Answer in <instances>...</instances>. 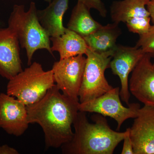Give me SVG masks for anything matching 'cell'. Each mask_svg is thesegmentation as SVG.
Wrapping results in <instances>:
<instances>
[{
	"label": "cell",
	"mask_w": 154,
	"mask_h": 154,
	"mask_svg": "<svg viewBox=\"0 0 154 154\" xmlns=\"http://www.w3.org/2000/svg\"><path fill=\"white\" fill-rule=\"evenodd\" d=\"M79 103L63 95L55 85L38 102L27 106L28 122L41 127L46 148H60L71 140Z\"/></svg>",
	"instance_id": "6da1fadb"
},
{
	"label": "cell",
	"mask_w": 154,
	"mask_h": 154,
	"mask_svg": "<svg viewBox=\"0 0 154 154\" xmlns=\"http://www.w3.org/2000/svg\"><path fill=\"white\" fill-rule=\"evenodd\" d=\"M89 122L86 112L79 111L74 122V135L61 147L64 154H112L127 133L111 129L105 116L98 114Z\"/></svg>",
	"instance_id": "7a4b0ae2"
},
{
	"label": "cell",
	"mask_w": 154,
	"mask_h": 154,
	"mask_svg": "<svg viewBox=\"0 0 154 154\" xmlns=\"http://www.w3.org/2000/svg\"><path fill=\"white\" fill-rule=\"evenodd\" d=\"M36 4L31 2L28 11L24 5H15L8 20V26L17 35L19 44L26 50L28 64L32 63L36 51L46 49L53 54L50 37L39 23Z\"/></svg>",
	"instance_id": "3957f363"
},
{
	"label": "cell",
	"mask_w": 154,
	"mask_h": 154,
	"mask_svg": "<svg viewBox=\"0 0 154 154\" xmlns=\"http://www.w3.org/2000/svg\"><path fill=\"white\" fill-rule=\"evenodd\" d=\"M55 85L52 70L45 71L34 62L9 80L7 94L28 106L38 102Z\"/></svg>",
	"instance_id": "277c9868"
},
{
	"label": "cell",
	"mask_w": 154,
	"mask_h": 154,
	"mask_svg": "<svg viewBox=\"0 0 154 154\" xmlns=\"http://www.w3.org/2000/svg\"><path fill=\"white\" fill-rule=\"evenodd\" d=\"M82 81L79 92L80 103L88 102L102 96L113 88L105 77L106 69L110 67L112 56L99 54L88 48Z\"/></svg>",
	"instance_id": "5b68a950"
},
{
	"label": "cell",
	"mask_w": 154,
	"mask_h": 154,
	"mask_svg": "<svg viewBox=\"0 0 154 154\" xmlns=\"http://www.w3.org/2000/svg\"><path fill=\"white\" fill-rule=\"evenodd\" d=\"M78 108L80 111L95 113L113 119L117 122V130H119L125 120L137 116L140 106L138 103L130 104L128 107L123 106L120 100V89L117 87L96 99L79 102Z\"/></svg>",
	"instance_id": "8992f818"
},
{
	"label": "cell",
	"mask_w": 154,
	"mask_h": 154,
	"mask_svg": "<svg viewBox=\"0 0 154 154\" xmlns=\"http://www.w3.org/2000/svg\"><path fill=\"white\" fill-rule=\"evenodd\" d=\"M86 57L78 55L60 59L52 69L56 87L65 96L79 101V94L82 81Z\"/></svg>",
	"instance_id": "52a82bcc"
},
{
	"label": "cell",
	"mask_w": 154,
	"mask_h": 154,
	"mask_svg": "<svg viewBox=\"0 0 154 154\" xmlns=\"http://www.w3.org/2000/svg\"><path fill=\"white\" fill-rule=\"evenodd\" d=\"M150 0H122L114 1L110 8L113 22H123L130 32L139 35L149 30L151 18L146 6Z\"/></svg>",
	"instance_id": "ba28073f"
},
{
	"label": "cell",
	"mask_w": 154,
	"mask_h": 154,
	"mask_svg": "<svg viewBox=\"0 0 154 154\" xmlns=\"http://www.w3.org/2000/svg\"><path fill=\"white\" fill-rule=\"evenodd\" d=\"M145 54L140 48L119 45L110 62V68L113 74L118 76L121 82L120 98L128 106L130 104V97L128 77Z\"/></svg>",
	"instance_id": "9c48e42d"
},
{
	"label": "cell",
	"mask_w": 154,
	"mask_h": 154,
	"mask_svg": "<svg viewBox=\"0 0 154 154\" xmlns=\"http://www.w3.org/2000/svg\"><path fill=\"white\" fill-rule=\"evenodd\" d=\"M129 128L134 154H154V107H140Z\"/></svg>",
	"instance_id": "30bf717a"
},
{
	"label": "cell",
	"mask_w": 154,
	"mask_h": 154,
	"mask_svg": "<svg viewBox=\"0 0 154 154\" xmlns=\"http://www.w3.org/2000/svg\"><path fill=\"white\" fill-rule=\"evenodd\" d=\"M27 106L7 94H0V128L7 133L21 136L29 125Z\"/></svg>",
	"instance_id": "8fae6325"
},
{
	"label": "cell",
	"mask_w": 154,
	"mask_h": 154,
	"mask_svg": "<svg viewBox=\"0 0 154 154\" xmlns=\"http://www.w3.org/2000/svg\"><path fill=\"white\" fill-rule=\"evenodd\" d=\"M151 56L145 54L132 72L130 93L145 105L154 107V66Z\"/></svg>",
	"instance_id": "7c38bea8"
},
{
	"label": "cell",
	"mask_w": 154,
	"mask_h": 154,
	"mask_svg": "<svg viewBox=\"0 0 154 154\" xmlns=\"http://www.w3.org/2000/svg\"><path fill=\"white\" fill-rule=\"evenodd\" d=\"M19 44L13 30L0 28V75L8 80L23 70Z\"/></svg>",
	"instance_id": "4fadbf2b"
},
{
	"label": "cell",
	"mask_w": 154,
	"mask_h": 154,
	"mask_svg": "<svg viewBox=\"0 0 154 154\" xmlns=\"http://www.w3.org/2000/svg\"><path fill=\"white\" fill-rule=\"evenodd\" d=\"M69 1L53 0L45 9L37 10L39 23L50 37L59 36L65 32L63 20L69 8Z\"/></svg>",
	"instance_id": "5bb4252c"
},
{
	"label": "cell",
	"mask_w": 154,
	"mask_h": 154,
	"mask_svg": "<svg viewBox=\"0 0 154 154\" xmlns=\"http://www.w3.org/2000/svg\"><path fill=\"white\" fill-rule=\"evenodd\" d=\"M118 24L113 22L103 26L88 36L83 37L88 48L99 54L113 56L117 45L116 40L121 34Z\"/></svg>",
	"instance_id": "9a60e30c"
},
{
	"label": "cell",
	"mask_w": 154,
	"mask_h": 154,
	"mask_svg": "<svg viewBox=\"0 0 154 154\" xmlns=\"http://www.w3.org/2000/svg\"><path fill=\"white\" fill-rule=\"evenodd\" d=\"M50 39L52 43L51 51H57L60 59L85 54L88 48L82 36L67 28L63 35Z\"/></svg>",
	"instance_id": "2e32d148"
},
{
	"label": "cell",
	"mask_w": 154,
	"mask_h": 154,
	"mask_svg": "<svg viewBox=\"0 0 154 154\" xmlns=\"http://www.w3.org/2000/svg\"><path fill=\"white\" fill-rule=\"evenodd\" d=\"M90 11L85 5L78 1L72 11L67 28L85 37L101 28L102 25L94 20Z\"/></svg>",
	"instance_id": "e0dca14e"
},
{
	"label": "cell",
	"mask_w": 154,
	"mask_h": 154,
	"mask_svg": "<svg viewBox=\"0 0 154 154\" xmlns=\"http://www.w3.org/2000/svg\"><path fill=\"white\" fill-rule=\"evenodd\" d=\"M136 46L140 48L145 54L154 57V25H152L147 33L140 35Z\"/></svg>",
	"instance_id": "ac0fdd59"
},
{
	"label": "cell",
	"mask_w": 154,
	"mask_h": 154,
	"mask_svg": "<svg viewBox=\"0 0 154 154\" xmlns=\"http://www.w3.org/2000/svg\"><path fill=\"white\" fill-rule=\"evenodd\" d=\"M78 1L83 3L90 10L94 9L97 10L102 17L105 18L107 16V10L102 0H78Z\"/></svg>",
	"instance_id": "d6986e66"
},
{
	"label": "cell",
	"mask_w": 154,
	"mask_h": 154,
	"mask_svg": "<svg viewBox=\"0 0 154 154\" xmlns=\"http://www.w3.org/2000/svg\"><path fill=\"white\" fill-rule=\"evenodd\" d=\"M127 133L123 139V145L122 150V154H134L132 143L129 134V128H128Z\"/></svg>",
	"instance_id": "ffe728a7"
},
{
	"label": "cell",
	"mask_w": 154,
	"mask_h": 154,
	"mask_svg": "<svg viewBox=\"0 0 154 154\" xmlns=\"http://www.w3.org/2000/svg\"><path fill=\"white\" fill-rule=\"evenodd\" d=\"M19 152L16 149L8 145L0 146V154H19Z\"/></svg>",
	"instance_id": "44dd1931"
},
{
	"label": "cell",
	"mask_w": 154,
	"mask_h": 154,
	"mask_svg": "<svg viewBox=\"0 0 154 154\" xmlns=\"http://www.w3.org/2000/svg\"><path fill=\"white\" fill-rule=\"evenodd\" d=\"M146 8L149 13L151 20L154 25V0H150L147 5Z\"/></svg>",
	"instance_id": "7402d4cb"
},
{
	"label": "cell",
	"mask_w": 154,
	"mask_h": 154,
	"mask_svg": "<svg viewBox=\"0 0 154 154\" xmlns=\"http://www.w3.org/2000/svg\"><path fill=\"white\" fill-rule=\"evenodd\" d=\"M45 2H48V3H50L51 2L53 1V0H44Z\"/></svg>",
	"instance_id": "603a6c76"
},
{
	"label": "cell",
	"mask_w": 154,
	"mask_h": 154,
	"mask_svg": "<svg viewBox=\"0 0 154 154\" xmlns=\"http://www.w3.org/2000/svg\"><path fill=\"white\" fill-rule=\"evenodd\" d=\"M153 65L154 66V63H153Z\"/></svg>",
	"instance_id": "cb8c5ba5"
}]
</instances>
